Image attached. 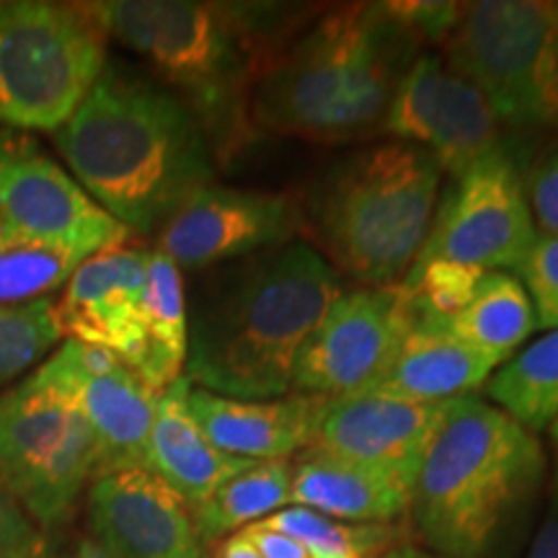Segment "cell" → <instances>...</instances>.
Returning a JSON list of instances; mask_svg holds the SVG:
<instances>
[{
	"mask_svg": "<svg viewBox=\"0 0 558 558\" xmlns=\"http://www.w3.org/2000/svg\"><path fill=\"white\" fill-rule=\"evenodd\" d=\"M0 558H47V535L0 486Z\"/></svg>",
	"mask_w": 558,
	"mask_h": 558,
	"instance_id": "obj_31",
	"label": "cell"
},
{
	"mask_svg": "<svg viewBox=\"0 0 558 558\" xmlns=\"http://www.w3.org/2000/svg\"><path fill=\"white\" fill-rule=\"evenodd\" d=\"M290 460H254L248 469L228 478L218 492L192 509L194 525L205 546L228 538L239 530L271 518L290 507Z\"/></svg>",
	"mask_w": 558,
	"mask_h": 558,
	"instance_id": "obj_25",
	"label": "cell"
},
{
	"mask_svg": "<svg viewBox=\"0 0 558 558\" xmlns=\"http://www.w3.org/2000/svg\"><path fill=\"white\" fill-rule=\"evenodd\" d=\"M241 533L254 543V548L259 550L262 558H313L298 541H292L290 535L279 533V530L267 525L264 520L243 527Z\"/></svg>",
	"mask_w": 558,
	"mask_h": 558,
	"instance_id": "obj_34",
	"label": "cell"
},
{
	"mask_svg": "<svg viewBox=\"0 0 558 558\" xmlns=\"http://www.w3.org/2000/svg\"><path fill=\"white\" fill-rule=\"evenodd\" d=\"M264 522L298 541L313 558H383L403 548V530L393 522H341L305 507H284Z\"/></svg>",
	"mask_w": 558,
	"mask_h": 558,
	"instance_id": "obj_27",
	"label": "cell"
},
{
	"mask_svg": "<svg viewBox=\"0 0 558 558\" xmlns=\"http://www.w3.org/2000/svg\"><path fill=\"white\" fill-rule=\"evenodd\" d=\"M422 45L388 3L326 11L262 70L251 94L254 130L329 145L380 132Z\"/></svg>",
	"mask_w": 558,
	"mask_h": 558,
	"instance_id": "obj_4",
	"label": "cell"
},
{
	"mask_svg": "<svg viewBox=\"0 0 558 558\" xmlns=\"http://www.w3.org/2000/svg\"><path fill=\"white\" fill-rule=\"evenodd\" d=\"M383 558H429V556L427 554H418V550L409 548V546H403V548L390 550V554H386Z\"/></svg>",
	"mask_w": 558,
	"mask_h": 558,
	"instance_id": "obj_37",
	"label": "cell"
},
{
	"mask_svg": "<svg viewBox=\"0 0 558 558\" xmlns=\"http://www.w3.org/2000/svg\"><path fill=\"white\" fill-rule=\"evenodd\" d=\"M550 445H554V471H550V492H548V509L543 525L530 546L527 558H558V416L548 427Z\"/></svg>",
	"mask_w": 558,
	"mask_h": 558,
	"instance_id": "obj_33",
	"label": "cell"
},
{
	"mask_svg": "<svg viewBox=\"0 0 558 558\" xmlns=\"http://www.w3.org/2000/svg\"><path fill=\"white\" fill-rule=\"evenodd\" d=\"M83 259L54 246L0 248V308L52 298Z\"/></svg>",
	"mask_w": 558,
	"mask_h": 558,
	"instance_id": "obj_29",
	"label": "cell"
},
{
	"mask_svg": "<svg viewBox=\"0 0 558 558\" xmlns=\"http://www.w3.org/2000/svg\"><path fill=\"white\" fill-rule=\"evenodd\" d=\"M448 401L414 403L388 396L333 399L313 448L354 460L414 486L418 465L442 424Z\"/></svg>",
	"mask_w": 558,
	"mask_h": 558,
	"instance_id": "obj_18",
	"label": "cell"
},
{
	"mask_svg": "<svg viewBox=\"0 0 558 558\" xmlns=\"http://www.w3.org/2000/svg\"><path fill=\"white\" fill-rule=\"evenodd\" d=\"M527 202L535 226L558 235V145L530 173Z\"/></svg>",
	"mask_w": 558,
	"mask_h": 558,
	"instance_id": "obj_32",
	"label": "cell"
},
{
	"mask_svg": "<svg viewBox=\"0 0 558 558\" xmlns=\"http://www.w3.org/2000/svg\"><path fill=\"white\" fill-rule=\"evenodd\" d=\"M380 132L429 150L452 179L507 150L505 128L484 96L432 52L418 54L401 75Z\"/></svg>",
	"mask_w": 558,
	"mask_h": 558,
	"instance_id": "obj_13",
	"label": "cell"
},
{
	"mask_svg": "<svg viewBox=\"0 0 558 558\" xmlns=\"http://www.w3.org/2000/svg\"><path fill=\"white\" fill-rule=\"evenodd\" d=\"M442 169L429 150L383 143L337 160L303 207L305 235L365 288L401 284L427 241Z\"/></svg>",
	"mask_w": 558,
	"mask_h": 558,
	"instance_id": "obj_6",
	"label": "cell"
},
{
	"mask_svg": "<svg viewBox=\"0 0 558 558\" xmlns=\"http://www.w3.org/2000/svg\"><path fill=\"white\" fill-rule=\"evenodd\" d=\"M86 3L0 0V128L58 132L107 65Z\"/></svg>",
	"mask_w": 558,
	"mask_h": 558,
	"instance_id": "obj_7",
	"label": "cell"
},
{
	"mask_svg": "<svg viewBox=\"0 0 558 558\" xmlns=\"http://www.w3.org/2000/svg\"><path fill=\"white\" fill-rule=\"evenodd\" d=\"M442 47L445 62L484 96L501 128L558 130L556 3H463Z\"/></svg>",
	"mask_w": 558,
	"mask_h": 558,
	"instance_id": "obj_8",
	"label": "cell"
},
{
	"mask_svg": "<svg viewBox=\"0 0 558 558\" xmlns=\"http://www.w3.org/2000/svg\"><path fill=\"white\" fill-rule=\"evenodd\" d=\"M538 241L518 160L499 150L452 179L414 267L456 262L514 275Z\"/></svg>",
	"mask_w": 558,
	"mask_h": 558,
	"instance_id": "obj_11",
	"label": "cell"
},
{
	"mask_svg": "<svg viewBox=\"0 0 558 558\" xmlns=\"http://www.w3.org/2000/svg\"><path fill=\"white\" fill-rule=\"evenodd\" d=\"M535 432L478 396L448 401L411 486V520L439 558H484L546 478Z\"/></svg>",
	"mask_w": 558,
	"mask_h": 558,
	"instance_id": "obj_5",
	"label": "cell"
},
{
	"mask_svg": "<svg viewBox=\"0 0 558 558\" xmlns=\"http://www.w3.org/2000/svg\"><path fill=\"white\" fill-rule=\"evenodd\" d=\"M37 369L65 390L86 416L99 448V473L132 465L145 469L160 393L128 362L109 349L65 339Z\"/></svg>",
	"mask_w": 558,
	"mask_h": 558,
	"instance_id": "obj_15",
	"label": "cell"
},
{
	"mask_svg": "<svg viewBox=\"0 0 558 558\" xmlns=\"http://www.w3.org/2000/svg\"><path fill=\"white\" fill-rule=\"evenodd\" d=\"M145 349L135 373L153 390L163 393L184 375L190 352V313L181 269L160 251H148V275L143 295Z\"/></svg>",
	"mask_w": 558,
	"mask_h": 558,
	"instance_id": "obj_23",
	"label": "cell"
},
{
	"mask_svg": "<svg viewBox=\"0 0 558 558\" xmlns=\"http://www.w3.org/2000/svg\"><path fill=\"white\" fill-rule=\"evenodd\" d=\"M60 339L62 331L52 298L0 308V393L11 388L13 380L29 375V369L37 367L60 344Z\"/></svg>",
	"mask_w": 558,
	"mask_h": 558,
	"instance_id": "obj_28",
	"label": "cell"
},
{
	"mask_svg": "<svg viewBox=\"0 0 558 558\" xmlns=\"http://www.w3.org/2000/svg\"><path fill=\"white\" fill-rule=\"evenodd\" d=\"M418 320L450 333L463 344L501 354L507 360H512L522 341H527L530 333L538 329L525 288L509 271H486L473 298L452 316Z\"/></svg>",
	"mask_w": 558,
	"mask_h": 558,
	"instance_id": "obj_24",
	"label": "cell"
},
{
	"mask_svg": "<svg viewBox=\"0 0 558 558\" xmlns=\"http://www.w3.org/2000/svg\"><path fill=\"white\" fill-rule=\"evenodd\" d=\"M68 173L130 233H156L215 184V150L194 111L163 83L109 62L75 114L52 132Z\"/></svg>",
	"mask_w": 558,
	"mask_h": 558,
	"instance_id": "obj_1",
	"label": "cell"
},
{
	"mask_svg": "<svg viewBox=\"0 0 558 558\" xmlns=\"http://www.w3.org/2000/svg\"><path fill=\"white\" fill-rule=\"evenodd\" d=\"M429 558H439V556H429Z\"/></svg>",
	"mask_w": 558,
	"mask_h": 558,
	"instance_id": "obj_39",
	"label": "cell"
},
{
	"mask_svg": "<svg viewBox=\"0 0 558 558\" xmlns=\"http://www.w3.org/2000/svg\"><path fill=\"white\" fill-rule=\"evenodd\" d=\"M514 277L533 303L538 329H558V235H538Z\"/></svg>",
	"mask_w": 558,
	"mask_h": 558,
	"instance_id": "obj_30",
	"label": "cell"
},
{
	"mask_svg": "<svg viewBox=\"0 0 558 558\" xmlns=\"http://www.w3.org/2000/svg\"><path fill=\"white\" fill-rule=\"evenodd\" d=\"M215 558H262V556H259V550L254 548V543H251L246 535L239 530V533L228 535V538H222L218 543Z\"/></svg>",
	"mask_w": 558,
	"mask_h": 558,
	"instance_id": "obj_35",
	"label": "cell"
},
{
	"mask_svg": "<svg viewBox=\"0 0 558 558\" xmlns=\"http://www.w3.org/2000/svg\"><path fill=\"white\" fill-rule=\"evenodd\" d=\"M148 251L117 246L81 262L54 300L62 337L101 347L135 369L145 349Z\"/></svg>",
	"mask_w": 558,
	"mask_h": 558,
	"instance_id": "obj_17",
	"label": "cell"
},
{
	"mask_svg": "<svg viewBox=\"0 0 558 558\" xmlns=\"http://www.w3.org/2000/svg\"><path fill=\"white\" fill-rule=\"evenodd\" d=\"M104 34L140 54L194 111L215 160L228 163L254 140L251 94L282 50L298 9L207 0H96Z\"/></svg>",
	"mask_w": 558,
	"mask_h": 558,
	"instance_id": "obj_2",
	"label": "cell"
},
{
	"mask_svg": "<svg viewBox=\"0 0 558 558\" xmlns=\"http://www.w3.org/2000/svg\"><path fill=\"white\" fill-rule=\"evenodd\" d=\"M331 401L311 393L241 401L205 388L190 390V411L209 442L243 460H288L313 448Z\"/></svg>",
	"mask_w": 558,
	"mask_h": 558,
	"instance_id": "obj_19",
	"label": "cell"
},
{
	"mask_svg": "<svg viewBox=\"0 0 558 558\" xmlns=\"http://www.w3.org/2000/svg\"><path fill=\"white\" fill-rule=\"evenodd\" d=\"M60 558H111V556L101 546H96V543L90 538H83V541L75 543V546L70 548L65 556H60Z\"/></svg>",
	"mask_w": 558,
	"mask_h": 558,
	"instance_id": "obj_36",
	"label": "cell"
},
{
	"mask_svg": "<svg viewBox=\"0 0 558 558\" xmlns=\"http://www.w3.org/2000/svg\"><path fill=\"white\" fill-rule=\"evenodd\" d=\"M99 473V448L73 399L37 367L0 393V486L50 533Z\"/></svg>",
	"mask_w": 558,
	"mask_h": 558,
	"instance_id": "obj_9",
	"label": "cell"
},
{
	"mask_svg": "<svg viewBox=\"0 0 558 558\" xmlns=\"http://www.w3.org/2000/svg\"><path fill=\"white\" fill-rule=\"evenodd\" d=\"M411 486L354 460L308 448L292 465L290 507L341 522H396L409 514Z\"/></svg>",
	"mask_w": 558,
	"mask_h": 558,
	"instance_id": "obj_22",
	"label": "cell"
},
{
	"mask_svg": "<svg viewBox=\"0 0 558 558\" xmlns=\"http://www.w3.org/2000/svg\"><path fill=\"white\" fill-rule=\"evenodd\" d=\"M339 295V271L305 241L233 262L194 305L184 375L228 399L292 393L300 349Z\"/></svg>",
	"mask_w": 558,
	"mask_h": 558,
	"instance_id": "obj_3",
	"label": "cell"
},
{
	"mask_svg": "<svg viewBox=\"0 0 558 558\" xmlns=\"http://www.w3.org/2000/svg\"><path fill=\"white\" fill-rule=\"evenodd\" d=\"M416 324L403 284L341 290L295 362V393L344 399L367 390Z\"/></svg>",
	"mask_w": 558,
	"mask_h": 558,
	"instance_id": "obj_12",
	"label": "cell"
},
{
	"mask_svg": "<svg viewBox=\"0 0 558 558\" xmlns=\"http://www.w3.org/2000/svg\"><path fill=\"white\" fill-rule=\"evenodd\" d=\"M128 239L37 137L0 128V248L54 246L86 262Z\"/></svg>",
	"mask_w": 558,
	"mask_h": 558,
	"instance_id": "obj_10",
	"label": "cell"
},
{
	"mask_svg": "<svg viewBox=\"0 0 558 558\" xmlns=\"http://www.w3.org/2000/svg\"><path fill=\"white\" fill-rule=\"evenodd\" d=\"M505 362L509 360L501 354L463 344L416 318L414 329L401 341L390 365L362 393L414 403H442L471 396Z\"/></svg>",
	"mask_w": 558,
	"mask_h": 558,
	"instance_id": "obj_20",
	"label": "cell"
},
{
	"mask_svg": "<svg viewBox=\"0 0 558 558\" xmlns=\"http://www.w3.org/2000/svg\"><path fill=\"white\" fill-rule=\"evenodd\" d=\"M190 390L192 380L181 375L158 396L145 469L194 509L254 460L233 458L209 442L190 411Z\"/></svg>",
	"mask_w": 558,
	"mask_h": 558,
	"instance_id": "obj_21",
	"label": "cell"
},
{
	"mask_svg": "<svg viewBox=\"0 0 558 558\" xmlns=\"http://www.w3.org/2000/svg\"><path fill=\"white\" fill-rule=\"evenodd\" d=\"M488 399L530 432H546L558 416V329L530 341L486 383Z\"/></svg>",
	"mask_w": 558,
	"mask_h": 558,
	"instance_id": "obj_26",
	"label": "cell"
},
{
	"mask_svg": "<svg viewBox=\"0 0 558 558\" xmlns=\"http://www.w3.org/2000/svg\"><path fill=\"white\" fill-rule=\"evenodd\" d=\"M303 233V207L295 199L209 184L163 222L156 251L179 269H207L288 246Z\"/></svg>",
	"mask_w": 558,
	"mask_h": 558,
	"instance_id": "obj_14",
	"label": "cell"
},
{
	"mask_svg": "<svg viewBox=\"0 0 558 558\" xmlns=\"http://www.w3.org/2000/svg\"><path fill=\"white\" fill-rule=\"evenodd\" d=\"M556 34H558V3H556Z\"/></svg>",
	"mask_w": 558,
	"mask_h": 558,
	"instance_id": "obj_38",
	"label": "cell"
},
{
	"mask_svg": "<svg viewBox=\"0 0 558 558\" xmlns=\"http://www.w3.org/2000/svg\"><path fill=\"white\" fill-rule=\"evenodd\" d=\"M88 530L111 558H207L192 507L143 465L90 481Z\"/></svg>",
	"mask_w": 558,
	"mask_h": 558,
	"instance_id": "obj_16",
	"label": "cell"
}]
</instances>
